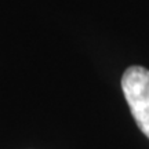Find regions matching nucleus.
<instances>
[{
	"label": "nucleus",
	"instance_id": "obj_1",
	"mask_svg": "<svg viewBox=\"0 0 149 149\" xmlns=\"http://www.w3.org/2000/svg\"><path fill=\"white\" fill-rule=\"evenodd\" d=\"M122 88L139 130L149 138V70L128 68L122 77Z\"/></svg>",
	"mask_w": 149,
	"mask_h": 149
}]
</instances>
